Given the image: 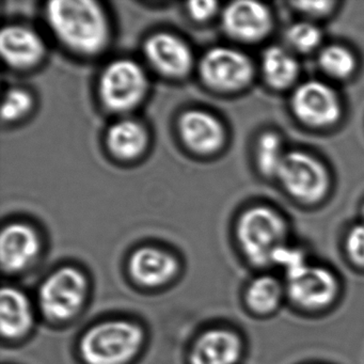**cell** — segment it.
Returning <instances> with one entry per match:
<instances>
[{
    "instance_id": "cell-1",
    "label": "cell",
    "mask_w": 364,
    "mask_h": 364,
    "mask_svg": "<svg viewBox=\"0 0 364 364\" xmlns=\"http://www.w3.org/2000/svg\"><path fill=\"white\" fill-rule=\"evenodd\" d=\"M46 11L53 33L73 52L95 56L108 46L109 24L95 1L55 0L48 4Z\"/></svg>"
},
{
    "instance_id": "cell-2",
    "label": "cell",
    "mask_w": 364,
    "mask_h": 364,
    "mask_svg": "<svg viewBox=\"0 0 364 364\" xmlns=\"http://www.w3.org/2000/svg\"><path fill=\"white\" fill-rule=\"evenodd\" d=\"M144 341L139 326L127 321H110L90 328L80 341L87 364H125L135 357Z\"/></svg>"
},
{
    "instance_id": "cell-3",
    "label": "cell",
    "mask_w": 364,
    "mask_h": 364,
    "mask_svg": "<svg viewBox=\"0 0 364 364\" xmlns=\"http://www.w3.org/2000/svg\"><path fill=\"white\" fill-rule=\"evenodd\" d=\"M236 233L247 259L255 266H266L272 263L274 252L285 245L287 225L278 213L257 206L242 215Z\"/></svg>"
},
{
    "instance_id": "cell-4",
    "label": "cell",
    "mask_w": 364,
    "mask_h": 364,
    "mask_svg": "<svg viewBox=\"0 0 364 364\" xmlns=\"http://www.w3.org/2000/svg\"><path fill=\"white\" fill-rule=\"evenodd\" d=\"M148 86L146 74L137 63L119 59L104 70L100 80V97L109 112L124 114L144 101Z\"/></svg>"
},
{
    "instance_id": "cell-5",
    "label": "cell",
    "mask_w": 364,
    "mask_h": 364,
    "mask_svg": "<svg viewBox=\"0 0 364 364\" xmlns=\"http://www.w3.org/2000/svg\"><path fill=\"white\" fill-rule=\"evenodd\" d=\"M86 295L87 280L82 272L65 266L42 283L39 291L40 308L52 321H68L82 308Z\"/></svg>"
},
{
    "instance_id": "cell-6",
    "label": "cell",
    "mask_w": 364,
    "mask_h": 364,
    "mask_svg": "<svg viewBox=\"0 0 364 364\" xmlns=\"http://www.w3.org/2000/svg\"><path fill=\"white\" fill-rule=\"evenodd\" d=\"M277 176L289 195L306 203L321 200L329 185L327 170L323 164L298 151L287 153Z\"/></svg>"
},
{
    "instance_id": "cell-7",
    "label": "cell",
    "mask_w": 364,
    "mask_h": 364,
    "mask_svg": "<svg viewBox=\"0 0 364 364\" xmlns=\"http://www.w3.org/2000/svg\"><path fill=\"white\" fill-rule=\"evenodd\" d=\"M200 75L206 86L223 92H232L246 87L253 78L250 59L240 50L215 48L202 57Z\"/></svg>"
},
{
    "instance_id": "cell-8",
    "label": "cell",
    "mask_w": 364,
    "mask_h": 364,
    "mask_svg": "<svg viewBox=\"0 0 364 364\" xmlns=\"http://www.w3.org/2000/svg\"><path fill=\"white\" fill-rule=\"evenodd\" d=\"M338 293V282L331 272L308 263L287 272V294L304 309H323L329 306Z\"/></svg>"
},
{
    "instance_id": "cell-9",
    "label": "cell",
    "mask_w": 364,
    "mask_h": 364,
    "mask_svg": "<svg viewBox=\"0 0 364 364\" xmlns=\"http://www.w3.org/2000/svg\"><path fill=\"white\" fill-rule=\"evenodd\" d=\"M291 108L301 122L314 127H329L341 116V103L336 91L317 80L304 82L296 89Z\"/></svg>"
},
{
    "instance_id": "cell-10",
    "label": "cell",
    "mask_w": 364,
    "mask_h": 364,
    "mask_svg": "<svg viewBox=\"0 0 364 364\" xmlns=\"http://www.w3.org/2000/svg\"><path fill=\"white\" fill-rule=\"evenodd\" d=\"M144 56L153 69L166 77L183 78L193 69V52L186 42L171 33H159L148 38Z\"/></svg>"
},
{
    "instance_id": "cell-11",
    "label": "cell",
    "mask_w": 364,
    "mask_h": 364,
    "mask_svg": "<svg viewBox=\"0 0 364 364\" xmlns=\"http://www.w3.org/2000/svg\"><path fill=\"white\" fill-rule=\"evenodd\" d=\"M225 33L238 41H261L272 31V16L263 4L242 0L230 4L223 14Z\"/></svg>"
},
{
    "instance_id": "cell-12",
    "label": "cell",
    "mask_w": 364,
    "mask_h": 364,
    "mask_svg": "<svg viewBox=\"0 0 364 364\" xmlns=\"http://www.w3.org/2000/svg\"><path fill=\"white\" fill-rule=\"evenodd\" d=\"M41 244L35 230L24 223L7 225L0 235V261L8 274L22 272L39 255Z\"/></svg>"
},
{
    "instance_id": "cell-13",
    "label": "cell",
    "mask_w": 364,
    "mask_h": 364,
    "mask_svg": "<svg viewBox=\"0 0 364 364\" xmlns=\"http://www.w3.org/2000/svg\"><path fill=\"white\" fill-rule=\"evenodd\" d=\"M178 132L187 148L198 154L216 153L225 142V129L220 121L203 110L183 114L178 121Z\"/></svg>"
},
{
    "instance_id": "cell-14",
    "label": "cell",
    "mask_w": 364,
    "mask_h": 364,
    "mask_svg": "<svg viewBox=\"0 0 364 364\" xmlns=\"http://www.w3.org/2000/svg\"><path fill=\"white\" fill-rule=\"evenodd\" d=\"M0 53L9 67L27 70L43 59L46 46L33 29L22 25H10L0 33Z\"/></svg>"
},
{
    "instance_id": "cell-15",
    "label": "cell",
    "mask_w": 364,
    "mask_h": 364,
    "mask_svg": "<svg viewBox=\"0 0 364 364\" xmlns=\"http://www.w3.org/2000/svg\"><path fill=\"white\" fill-rule=\"evenodd\" d=\"M242 355V341L235 332L212 329L199 336L193 349L191 364H236Z\"/></svg>"
},
{
    "instance_id": "cell-16",
    "label": "cell",
    "mask_w": 364,
    "mask_h": 364,
    "mask_svg": "<svg viewBox=\"0 0 364 364\" xmlns=\"http://www.w3.org/2000/svg\"><path fill=\"white\" fill-rule=\"evenodd\" d=\"M129 272L134 280L149 287L165 284L176 276L178 261L173 255L154 247L138 249L129 259Z\"/></svg>"
},
{
    "instance_id": "cell-17",
    "label": "cell",
    "mask_w": 364,
    "mask_h": 364,
    "mask_svg": "<svg viewBox=\"0 0 364 364\" xmlns=\"http://www.w3.org/2000/svg\"><path fill=\"white\" fill-rule=\"evenodd\" d=\"M33 321L27 296L14 287H4L0 295V329L4 338H21L31 330Z\"/></svg>"
},
{
    "instance_id": "cell-18",
    "label": "cell",
    "mask_w": 364,
    "mask_h": 364,
    "mask_svg": "<svg viewBox=\"0 0 364 364\" xmlns=\"http://www.w3.org/2000/svg\"><path fill=\"white\" fill-rule=\"evenodd\" d=\"M108 150L122 161H132L144 152L148 134L144 125L133 119H122L114 123L106 135Z\"/></svg>"
},
{
    "instance_id": "cell-19",
    "label": "cell",
    "mask_w": 364,
    "mask_h": 364,
    "mask_svg": "<svg viewBox=\"0 0 364 364\" xmlns=\"http://www.w3.org/2000/svg\"><path fill=\"white\" fill-rule=\"evenodd\" d=\"M262 72L270 87L282 90L296 82L299 65L289 52L279 46H272L264 52Z\"/></svg>"
},
{
    "instance_id": "cell-20",
    "label": "cell",
    "mask_w": 364,
    "mask_h": 364,
    "mask_svg": "<svg viewBox=\"0 0 364 364\" xmlns=\"http://www.w3.org/2000/svg\"><path fill=\"white\" fill-rule=\"evenodd\" d=\"M282 298V287L277 279L262 276L249 284L246 302L251 310L259 314H267L278 308Z\"/></svg>"
},
{
    "instance_id": "cell-21",
    "label": "cell",
    "mask_w": 364,
    "mask_h": 364,
    "mask_svg": "<svg viewBox=\"0 0 364 364\" xmlns=\"http://www.w3.org/2000/svg\"><path fill=\"white\" fill-rule=\"evenodd\" d=\"M285 155L287 153L283 150L280 136L267 132L259 137L257 146V161L264 176H277Z\"/></svg>"
},
{
    "instance_id": "cell-22",
    "label": "cell",
    "mask_w": 364,
    "mask_h": 364,
    "mask_svg": "<svg viewBox=\"0 0 364 364\" xmlns=\"http://www.w3.org/2000/svg\"><path fill=\"white\" fill-rule=\"evenodd\" d=\"M318 63L327 75L336 80L349 77L355 70V57L340 46H330L321 50Z\"/></svg>"
},
{
    "instance_id": "cell-23",
    "label": "cell",
    "mask_w": 364,
    "mask_h": 364,
    "mask_svg": "<svg viewBox=\"0 0 364 364\" xmlns=\"http://www.w3.org/2000/svg\"><path fill=\"white\" fill-rule=\"evenodd\" d=\"M287 43L300 53L316 50L321 42V33L315 25L308 22L296 23L285 33Z\"/></svg>"
},
{
    "instance_id": "cell-24",
    "label": "cell",
    "mask_w": 364,
    "mask_h": 364,
    "mask_svg": "<svg viewBox=\"0 0 364 364\" xmlns=\"http://www.w3.org/2000/svg\"><path fill=\"white\" fill-rule=\"evenodd\" d=\"M33 100L27 91L23 89H11L6 93L1 108L4 121L12 122L26 116L33 108Z\"/></svg>"
},
{
    "instance_id": "cell-25",
    "label": "cell",
    "mask_w": 364,
    "mask_h": 364,
    "mask_svg": "<svg viewBox=\"0 0 364 364\" xmlns=\"http://www.w3.org/2000/svg\"><path fill=\"white\" fill-rule=\"evenodd\" d=\"M346 251L353 263L364 267V225H355L349 231Z\"/></svg>"
},
{
    "instance_id": "cell-26",
    "label": "cell",
    "mask_w": 364,
    "mask_h": 364,
    "mask_svg": "<svg viewBox=\"0 0 364 364\" xmlns=\"http://www.w3.org/2000/svg\"><path fill=\"white\" fill-rule=\"evenodd\" d=\"M272 263L283 266L287 272H289L301 265H304L306 262L301 250L283 245L274 252Z\"/></svg>"
},
{
    "instance_id": "cell-27",
    "label": "cell",
    "mask_w": 364,
    "mask_h": 364,
    "mask_svg": "<svg viewBox=\"0 0 364 364\" xmlns=\"http://www.w3.org/2000/svg\"><path fill=\"white\" fill-rule=\"evenodd\" d=\"M189 14L193 20L197 22H206L210 20L215 14H217L218 10V4L216 1H191L187 5Z\"/></svg>"
},
{
    "instance_id": "cell-28",
    "label": "cell",
    "mask_w": 364,
    "mask_h": 364,
    "mask_svg": "<svg viewBox=\"0 0 364 364\" xmlns=\"http://www.w3.org/2000/svg\"><path fill=\"white\" fill-rule=\"evenodd\" d=\"M293 5L300 11L310 16H323L331 11L334 4L331 1H310V3L304 1V3H294Z\"/></svg>"
},
{
    "instance_id": "cell-29",
    "label": "cell",
    "mask_w": 364,
    "mask_h": 364,
    "mask_svg": "<svg viewBox=\"0 0 364 364\" xmlns=\"http://www.w3.org/2000/svg\"><path fill=\"white\" fill-rule=\"evenodd\" d=\"M363 215H364V208H363Z\"/></svg>"
}]
</instances>
